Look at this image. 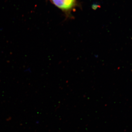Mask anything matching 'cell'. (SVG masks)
Returning <instances> with one entry per match:
<instances>
[{
  "label": "cell",
  "mask_w": 132,
  "mask_h": 132,
  "mask_svg": "<svg viewBox=\"0 0 132 132\" xmlns=\"http://www.w3.org/2000/svg\"><path fill=\"white\" fill-rule=\"evenodd\" d=\"M59 9L64 12L71 11L75 6L76 0H50Z\"/></svg>",
  "instance_id": "6da1fadb"
}]
</instances>
